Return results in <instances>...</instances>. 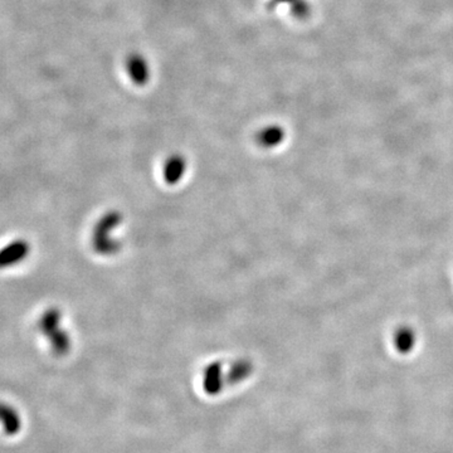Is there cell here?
<instances>
[{
    "label": "cell",
    "mask_w": 453,
    "mask_h": 453,
    "mask_svg": "<svg viewBox=\"0 0 453 453\" xmlns=\"http://www.w3.org/2000/svg\"><path fill=\"white\" fill-rule=\"evenodd\" d=\"M187 170V161L180 155H173L165 164L164 176L169 184H176L182 179Z\"/></svg>",
    "instance_id": "cell-9"
},
{
    "label": "cell",
    "mask_w": 453,
    "mask_h": 453,
    "mask_svg": "<svg viewBox=\"0 0 453 453\" xmlns=\"http://www.w3.org/2000/svg\"><path fill=\"white\" fill-rule=\"evenodd\" d=\"M38 329L48 340L55 355L64 357L69 354L72 341L69 333L62 327V312L58 308L45 310L38 321Z\"/></svg>",
    "instance_id": "cell-1"
},
{
    "label": "cell",
    "mask_w": 453,
    "mask_h": 453,
    "mask_svg": "<svg viewBox=\"0 0 453 453\" xmlns=\"http://www.w3.org/2000/svg\"><path fill=\"white\" fill-rule=\"evenodd\" d=\"M121 215L116 212L106 214L94 226L92 245L94 251L100 254L110 256L116 253L120 248V243L113 238V231L120 226Z\"/></svg>",
    "instance_id": "cell-2"
},
{
    "label": "cell",
    "mask_w": 453,
    "mask_h": 453,
    "mask_svg": "<svg viewBox=\"0 0 453 453\" xmlns=\"http://www.w3.org/2000/svg\"><path fill=\"white\" fill-rule=\"evenodd\" d=\"M253 373V364L247 359H239L233 363L226 373V383L228 385H237L242 383Z\"/></svg>",
    "instance_id": "cell-8"
},
{
    "label": "cell",
    "mask_w": 453,
    "mask_h": 453,
    "mask_svg": "<svg viewBox=\"0 0 453 453\" xmlns=\"http://www.w3.org/2000/svg\"><path fill=\"white\" fill-rule=\"evenodd\" d=\"M224 387L223 366L220 361L208 365L203 373V388L208 396H218Z\"/></svg>",
    "instance_id": "cell-5"
},
{
    "label": "cell",
    "mask_w": 453,
    "mask_h": 453,
    "mask_svg": "<svg viewBox=\"0 0 453 453\" xmlns=\"http://www.w3.org/2000/svg\"><path fill=\"white\" fill-rule=\"evenodd\" d=\"M285 130L278 125H268L261 129L256 135V141L264 149L276 148L285 140Z\"/></svg>",
    "instance_id": "cell-7"
},
{
    "label": "cell",
    "mask_w": 453,
    "mask_h": 453,
    "mask_svg": "<svg viewBox=\"0 0 453 453\" xmlns=\"http://www.w3.org/2000/svg\"><path fill=\"white\" fill-rule=\"evenodd\" d=\"M0 424L6 436H15L22 429V418L19 415L17 409L0 402Z\"/></svg>",
    "instance_id": "cell-6"
},
{
    "label": "cell",
    "mask_w": 453,
    "mask_h": 453,
    "mask_svg": "<svg viewBox=\"0 0 453 453\" xmlns=\"http://www.w3.org/2000/svg\"><path fill=\"white\" fill-rule=\"evenodd\" d=\"M31 245L25 239H15L0 250V270L13 267L28 257Z\"/></svg>",
    "instance_id": "cell-4"
},
{
    "label": "cell",
    "mask_w": 453,
    "mask_h": 453,
    "mask_svg": "<svg viewBox=\"0 0 453 453\" xmlns=\"http://www.w3.org/2000/svg\"><path fill=\"white\" fill-rule=\"evenodd\" d=\"M125 72L131 83L138 87H144L151 78L150 63L146 57L138 52L129 53L125 58Z\"/></svg>",
    "instance_id": "cell-3"
},
{
    "label": "cell",
    "mask_w": 453,
    "mask_h": 453,
    "mask_svg": "<svg viewBox=\"0 0 453 453\" xmlns=\"http://www.w3.org/2000/svg\"><path fill=\"white\" fill-rule=\"evenodd\" d=\"M295 0H272V4L276 6V4H280V3H289V4H292Z\"/></svg>",
    "instance_id": "cell-12"
},
{
    "label": "cell",
    "mask_w": 453,
    "mask_h": 453,
    "mask_svg": "<svg viewBox=\"0 0 453 453\" xmlns=\"http://www.w3.org/2000/svg\"><path fill=\"white\" fill-rule=\"evenodd\" d=\"M394 346L401 354H409L415 349V331L409 326L399 327L394 335Z\"/></svg>",
    "instance_id": "cell-10"
},
{
    "label": "cell",
    "mask_w": 453,
    "mask_h": 453,
    "mask_svg": "<svg viewBox=\"0 0 453 453\" xmlns=\"http://www.w3.org/2000/svg\"><path fill=\"white\" fill-rule=\"evenodd\" d=\"M291 6V13L297 19L308 18L310 15V6L306 0H295Z\"/></svg>",
    "instance_id": "cell-11"
}]
</instances>
